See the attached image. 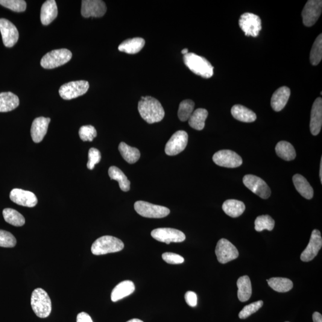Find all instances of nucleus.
<instances>
[{"instance_id":"nucleus-1","label":"nucleus","mask_w":322,"mask_h":322,"mask_svg":"<svg viewBox=\"0 0 322 322\" xmlns=\"http://www.w3.org/2000/svg\"><path fill=\"white\" fill-rule=\"evenodd\" d=\"M140 116L149 124L159 122L165 116V111L160 102L151 96L142 97L138 104Z\"/></svg>"},{"instance_id":"nucleus-2","label":"nucleus","mask_w":322,"mask_h":322,"mask_svg":"<svg viewBox=\"0 0 322 322\" xmlns=\"http://www.w3.org/2000/svg\"><path fill=\"white\" fill-rule=\"evenodd\" d=\"M184 63L195 74L204 78H210L214 74V67L204 57L193 53H188L183 56Z\"/></svg>"},{"instance_id":"nucleus-3","label":"nucleus","mask_w":322,"mask_h":322,"mask_svg":"<svg viewBox=\"0 0 322 322\" xmlns=\"http://www.w3.org/2000/svg\"><path fill=\"white\" fill-rule=\"evenodd\" d=\"M32 310L38 317L46 318L52 312V301L49 295L42 288H37L32 292L31 298Z\"/></svg>"},{"instance_id":"nucleus-4","label":"nucleus","mask_w":322,"mask_h":322,"mask_svg":"<svg viewBox=\"0 0 322 322\" xmlns=\"http://www.w3.org/2000/svg\"><path fill=\"white\" fill-rule=\"evenodd\" d=\"M124 248V243L118 238L104 236L98 238L92 246V253L96 256L117 253Z\"/></svg>"},{"instance_id":"nucleus-5","label":"nucleus","mask_w":322,"mask_h":322,"mask_svg":"<svg viewBox=\"0 0 322 322\" xmlns=\"http://www.w3.org/2000/svg\"><path fill=\"white\" fill-rule=\"evenodd\" d=\"M72 57V53L68 49L54 50L44 55L41 65L45 69H54L68 63Z\"/></svg>"},{"instance_id":"nucleus-6","label":"nucleus","mask_w":322,"mask_h":322,"mask_svg":"<svg viewBox=\"0 0 322 322\" xmlns=\"http://www.w3.org/2000/svg\"><path fill=\"white\" fill-rule=\"evenodd\" d=\"M134 209L139 215L146 218H163L170 213L168 208L142 201H137L134 204Z\"/></svg>"},{"instance_id":"nucleus-7","label":"nucleus","mask_w":322,"mask_h":322,"mask_svg":"<svg viewBox=\"0 0 322 322\" xmlns=\"http://www.w3.org/2000/svg\"><path fill=\"white\" fill-rule=\"evenodd\" d=\"M89 89V82L84 80L70 82L60 87L59 95L64 100H71L86 94Z\"/></svg>"},{"instance_id":"nucleus-8","label":"nucleus","mask_w":322,"mask_h":322,"mask_svg":"<svg viewBox=\"0 0 322 322\" xmlns=\"http://www.w3.org/2000/svg\"><path fill=\"white\" fill-rule=\"evenodd\" d=\"M239 25L247 37H257L262 30V20L259 16L251 13L242 14Z\"/></svg>"},{"instance_id":"nucleus-9","label":"nucleus","mask_w":322,"mask_h":322,"mask_svg":"<svg viewBox=\"0 0 322 322\" xmlns=\"http://www.w3.org/2000/svg\"><path fill=\"white\" fill-rule=\"evenodd\" d=\"M243 183L248 189L260 198L266 200L270 197V187L261 178L254 175L247 174L243 178Z\"/></svg>"},{"instance_id":"nucleus-10","label":"nucleus","mask_w":322,"mask_h":322,"mask_svg":"<svg viewBox=\"0 0 322 322\" xmlns=\"http://www.w3.org/2000/svg\"><path fill=\"white\" fill-rule=\"evenodd\" d=\"M215 254L218 262L221 264H225L239 257V252L235 246L224 238L219 240L216 244Z\"/></svg>"},{"instance_id":"nucleus-11","label":"nucleus","mask_w":322,"mask_h":322,"mask_svg":"<svg viewBox=\"0 0 322 322\" xmlns=\"http://www.w3.org/2000/svg\"><path fill=\"white\" fill-rule=\"evenodd\" d=\"M214 162L222 167L236 168L242 164V159L236 152L230 150L219 151L214 155Z\"/></svg>"},{"instance_id":"nucleus-12","label":"nucleus","mask_w":322,"mask_h":322,"mask_svg":"<svg viewBox=\"0 0 322 322\" xmlns=\"http://www.w3.org/2000/svg\"><path fill=\"white\" fill-rule=\"evenodd\" d=\"M151 236L157 241L167 244L171 242H182L186 239L183 232L172 228H158L152 231Z\"/></svg>"},{"instance_id":"nucleus-13","label":"nucleus","mask_w":322,"mask_h":322,"mask_svg":"<svg viewBox=\"0 0 322 322\" xmlns=\"http://www.w3.org/2000/svg\"><path fill=\"white\" fill-rule=\"evenodd\" d=\"M322 10L321 0H310L307 1L301 13L304 25L307 27L314 25L321 15Z\"/></svg>"},{"instance_id":"nucleus-14","label":"nucleus","mask_w":322,"mask_h":322,"mask_svg":"<svg viewBox=\"0 0 322 322\" xmlns=\"http://www.w3.org/2000/svg\"><path fill=\"white\" fill-rule=\"evenodd\" d=\"M188 142V134L180 130L175 132L168 140L165 146V152L169 156H174L183 152Z\"/></svg>"},{"instance_id":"nucleus-15","label":"nucleus","mask_w":322,"mask_h":322,"mask_svg":"<svg viewBox=\"0 0 322 322\" xmlns=\"http://www.w3.org/2000/svg\"><path fill=\"white\" fill-rule=\"evenodd\" d=\"M107 10V5L101 0H83L82 1L81 14L84 17H101Z\"/></svg>"},{"instance_id":"nucleus-16","label":"nucleus","mask_w":322,"mask_h":322,"mask_svg":"<svg viewBox=\"0 0 322 322\" xmlns=\"http://www.w3.org/2000/svg\"><path fill=\"white\" fill-rule=\"evenodd\" d=\"M0 32L6 48H12L16 45L19 39V32L13 23L7 19H0Z\"/></svg>"},{"instance_id":"nucleus-17","label":"nucleus","mask_w":322,"mask_h":322,"mask_svg":"<svg viewBox=\"0 0 322 322\" xmlns=\"http://www.w3.org/2000/svg\"><path fill=\"white\" fill-rule=\"evenodd\" d=\"M322 246V239L320 231L314 230L312 233L309 245L301 254L300 259L303 262L312 261L317 256Z\"/></svg>"},{"instance_id":"nucleus-18","label":"nucleus","mask_w":322,"mask_h":322,"mask_svg":"<svg viewBox=\"0 0 322 322\" xmlns=\"http://www.w3.org/2000/svg\"><path fill=\"white\" fill-rule=\"evenodd\" d=\"M11 201L19 206L34 207L38 203L37 198L34 193L20 189H14L10 194Z\"/></svg>"},{"instance_id":"nucleus-19","label":"nucleus","mask_w":322,"mask_h":322,"mask_svg":"<svg viewBox=\"0 0 322 322\" xmlns=\"http://www.w3.org/2000/svg\"><path fill=\"white\" fill-rule=\"evenodd\" d=\"M322 125V99L318 98L313 103L311 119H310V131L313 136H317L320 133Z\"/></svg>"},{"instance_id":"nucleus-20","label":"nucleus","mask_w":322,"mask_h":322,"mask_svg":"<svg viewBox=\"0 0 322 322\" xmlns=\"http://www.w3.org/2000/svg\"><path fill=\"white\" fill-rule=\"evenodd\" d=\"M51 121V118L45 117H39L34 120L31 126V134L35 143H38L42 141L48 132Z\"/></svg>"},{"instance_id":"nucleus-21","label":"nucleus","mask_w":322,"mask_h":322,"mask_svg":"<svg viewBox=\"0 0 322 322\" xmlns=\"http://www.w3.org/2000/svg\"><path fill=\"white\" fill-rule=\"evenodd\" d=\"M291 90L287 87H282L273 93L271 99V106L276 112L282 110L288 102Z\"/></svg>"},{"instance_id":"nucleus-22","label":"nucleus","mask_w":322,"mask_h":322,"mask_svg":"<svg viewBox=\"0 0 322 322\" xmlns=\"http://www.w3.org/2000/svg\"><path fill=\"white\" fill-rule=\"evenodd\" d=\"M58 9L54 0H48L42 5L41 9L40 19L43 25H49L56 18Z\"/></svg>"},{"instance_id":"nucleus-23","label":"nucleus","mask_w":322,"mask_h":322,"mask_svg":"<svg viewBox=\"0 0 322 322\" xmlns=\"http://www.w3.org/2000/svg\"><path fill=\"white\" fill-rule=\"evenodd\" d=\"M135 291V285L131 280H125L117 285L111 294V300L116 302L128 295L133 294Z\"/></svg>"},{"instance_id":"nucleus-24","label":"nucleus","mask_w":322,"mask_h":322,"mask_svg":"<svg viewBox=\"0 0 322 322\" xmlns=\"http://www.w3.org/2000/svg\"><path fill=\"white\" fill-rule=\"evenodd\" d=\"M295 188L302 197L311 200L314 195V190L306 178L300 174H295L292 177Z\"/></svg>"},{"instance_id":"nucleus-25","label":"nucleus","mask_w":322,"mask_h":322,"mask_svg":"<svg viewBox=\"0 0 322 322\" xmlns=\"http://www.w3.org/2000/svg\"><path fill=\"white\" fill-rule=\"evenodd\" d=\"M18 97L11 92L0 93V112H7L19 107Z\"/></svg>"},{"instance_id":"nucleus-26","label":"nucleus","mask_w":322,"mask_h":322,"mask_svg":"<svg viewBox=\"0 0 322 322\" xmlns=\"http://www.w3.org/2000/svg\"><path fill=\"white\" fill-rule=\"evenodd\" d=\"M145 41L142 38L136 37L123 42L118 47L119 51L128 54H136L143 48Z\"/></svg>"},{"instance_id":"nucleus-27","label":"nucleus","mask_w":322,"mask_h":322,"mask_svg":"<svg viewBox=\"0 0 322 322\" xmlns=\"http://www.w3.org/2000/svg\"><path fill=\"white\" fill-rule=\"evenodd\" d=\"M234 118L244 122H253L257 119L256 114L253 110L241 105H236L231 109Z\"/></svg>"},{"instance_id":"nucleus-28","label":"nucleus","mask_w":322,"mask_h":322,"mask_svg":"<svg viewBox=\"0 0 322 322\" xmlns=\"http://www.w3.org/2000/svg\"><path fill=\"white\" fill-rule=\"evenodd\" d=\"M222 210L227 215L232 218L238 217L241 216L245 210L244 203L236 200L225 201L222 204Z\"/></svg>"},{"instance_id":"nucleus-29","label":"nucleus","mask_w":322,"mask_h":322,"mask_svg":"<svg viewBox=\"0 0 322 322\" xmlns=\"http://www.w3.org/2000/svg\"><path fill=\"white\" fill-rule=\"evenodd\" d=\"M238 286V297L241 302H246L251 297L252 285L251 282L248 276H243L239 277L237 281Z\"/></svg>"},{"instance_id":"nucleus-30","label":"nucleus","mask_w":322,"mask_h":322,"mask_svg":"<svg viewBox=\"0 0 322 322\" xmlns=\"http://www.w3.org/2000/svg\"><path fill=\"white\" fill-rule=\"evenodd\" d=\"M209 112L206 109L200 108L195 110L188 119L189 125L195 130L199 131L203 130Z\"/></svg>"},{"instance_id":"nucleus-31","label":"nucleus","mask_w":322,"mask_h":322,"mask_svg":"<svg viewBox=\"0 0 322 322\" xmlns=\"http://www.w3.org/2000/svg\"><path fill=\"white\" fill-rule=\"evenodd\" d=\"M275 150L278 156L284 160L290 161L296 158V151L294 146L288 142H279L276 145Z\"/></svg>"},{"instance_id":"nucleus-32","label":"nucleus","mask_w":322,"mask_h":322,"mask_svg":"<svg viewBox=\"0 0 322 322\" xmlns=\"http://www.w3.org/2000/svg\"><path fill=\"white\" fill-rule=\"evenodd\" d=\"M108 173L111 179L118 181L120 189L122 191L128 192L130 190V181L121 169L115 166H110Z\"/></svg>"},{"instance_id":"nucleus-33","label":"nucleus","mask_w":322,"mask_h":322,"mask_svg":"<svg viewBox=\"0 0 322 322\" xmlns=\"http://www.w3.org/2000/svg\"><path fill=\"white\" fill-rule=\"evenodd\" d=\"M120 154L124 159L129 163L137 162L140 157V152L138 149L131 147L124 142L120 143L118 147Z\"/></svg>"},{"instance_id":"nucleus-34","label":"nucleus","mask_w":322,"mask_h":322,"mask_svg":"<svg viewBox=\"0 0 322 322\" xmlns=\"http://www.w3.org/2000/svg\"><path fill=\"white\" fill-rule=\"evenodd\" d=\"M267 281L268 285L278 292H288L293 288V283L288 278L272 277Z\"/></svg>"},{"instance_id":"nucleus-35","label":"nucleus","mask_w":322,"mask_h":322,"mask_svg":"<svg viewBox=\"0 0 322 322\" xmlns=\"http://www.w3.org/2000/svg\"><path fill=\"white\" fill-rule=\"evenodd\" d=\"M2 215L5 221L14 226H22L25 223L24 216L15 210L5 209L2 212Z\"/></svg>"},{"instance_id":"nucleus-36","label":"nucleus","mask_w":322,"mask_h":322,"mask_svg":"<svg viewBox=\"0 0 322 322\" xmlns=\"http://www.w3.org/2000/svg\"><path fill=\"white\" fill-rule=\"evenodd\" d=\"M322 58V34H321L315 41L310 52V62L313 66L318 65Z\"/></svg>"},{"instance_id":"nucleus-37","label":"nucleus","mask_w":322,"mask_h":322,"mask_svg":"<svg viewBox=\"0 0 322 322\" xmlns=\"http://www.w3.org/2000/svg\"><path fill=\"white\" fill-rule=\"evenodd\" d=\"M194 107V102L191 100L187 99L181 102L178 111V116L180 121L182 122L187 121L193 112Z\"/></svg>"},{"instance_id":"nucleus-38","label":"nucleus","mask_w":322,"mask_h":322,"mask_svg":"<svg viewBox=\"0 0 322 322\" xmlns=\"http://www.w3.org/2000/svg\"><path fill=\"white\" fill-rule=\"evenodd\" d=\"M274 220L270 215H260L255 221V229L259 232L264 230L271 231L274 229Z\"/></svg>"},{"instance_id":"nucleus-39","label":"nucleus","mask_w":322,"mask_h":322,"mask_svg":"<svg viewBox=\"0 0 322 322\" xmlns=\"http://www.w3.org/2000/svg\"><path fill=\"white\" fill-rule=\"evenodd\" d=\"M0 4L15 12H23L26 8L24 0H0Z\"/></svg>"},{"instance_id":"nucleus-40","label":"nucleus","mask_w":322,"mask_h":322,"mask_svg":"<svg viewBox=\"0 0 322 322\" xmlns=\"http://www.w3.org/2000/svg\"><path fill=\"white\" fill-rule=\"evenodd\" d=\"M263 306V301L262 300L256 301V302L249 304L244 307L241 312L239 313V318L241 319H245L254 313L258 312Z\"/></svg>"},{"instance_id":"nucleus-41","label":"nucleus","mask_w":322,"mask_h":322,"mask_svg":"<svg viewBox=\"0 0 322 322\" xmlns=\"http://www.w3.org/2000/svg\"><path fill=\"white\" fill-rule=\"evenodd\" d=\"M79 136L84 142H92L97 136V131L92 125L82 126L79 130Z\"/></svg>"},{"instance_id":"nucleus-42","label":"nucleus","mask_w":322,"mask_h":322,"mask_svg":"<svg viewBox=\"0 0 322 322\" xmlns=\"http://www.w3.org/2000/svg\"><path fill=\"white\" fill-rule=\"evenodd\" d=\"M16 239L12 234L7 231L0 230V247L13 248L16 245Z\"/></svg>"},{"instance_id":"nucleus-43","label":"nucleus","mask_w":322,"mask_h":322,"mask_svg":"<svg viewBox=\"0 0 322 322\" xmlns=\"http://www.w3.org/2000/svg\"><path fill=\"white\" fill-rule=\"evenodd\" d=\"M101 154L100 151L96 148H91L89 152V161L87 162V168L92 170L97 163L100 162Z\"/></svg>"},{"instance_id":"nucleus-44","label":"nucleus","mask_w":322,"mask_h":322,"mask_svg":"<svg viewBox=\"0 0 322 322\" xmlns=\"http://www.w3.org/2000/svg\"><path fill=\"white\" fill-rule=\"evenodd\" d=\"M162 259L168 264L179 265L184 262V258L177 254L165 253L162 254Z\"/></svg>"},{"instance_id":"nucleus-45","label":"nucleus","mask_w":322,"mask_h":322,"mask_svg":"<svg viewBox=\"0 0 322 322\" xmlns=\"http://www.w3.org/2000/svg\"><path fill=\"white\" fill-rule=\"evenodd\" d=\"M186 302L190 307H194L197 305V295L194 292H187L185 296Z\"/></svg>"},{"instance_id":"nucleus-46","label":"nucleus","mask_w":322,"mask_h":322,"mask_svg":"<svg viewBox=\"0 0 322 322\" xmlns=\"http://www.w3.org/2000/svg\"><path fill=\"white\" fill-rule=\"evenodd\" d=\"M77 322H93L89 315L85 312L79 313L77 318Z\"/></svg>"},{"instance_id":"nucleus-47","label":"nucleus","mask_w":322,"mask_h":322,"mask_svg":"<svg viewBox=\"0 0 322 322\" xmlns=\"http://www.w3.org/2000/svg\"><path fill=\"white\" fill-rule=\"evenodd\" d=\"M313 322H322V316L321 313L315 312L313 315Z\"/></svg>"},{"instance_id":"nucleus-48","label":"nucleus","mask_w":322,"mask_h":322,"mask_svg":"<svg viewBox=\"0 0 322 322\" xmlns=\"http://www.w3.org/2000/svg\"><path fill=\"white\" fill-rule=\"evenodd\" d=\"M319 176H320L321 183H322V158H321V161L320 172H319Z\"/></svg>"},{"instance_id":"nucleus-49","label":"nucleus","mask_w":322,"mask_h":322,"mask_svg":"<svg viewBox=\"0 0 322 322\" xmlns=\"http://www.w3.org/2000/svg\"><path fill=\"white\" fill-rule=\"evenodd\" d=\"M127 322H143L141 320H140V319H131V320Z\"/></svg>"},{"instance_id":"nucleus-50","label":"nucleus","mask_w":322,"mask_h":322,"mask_svg":"<svg viewBox=\"0 0 322 322\" xmlns=\"http://www.w3.org/2000/svg\"><path fill=\"white\" fill-rule=\"evenodd\" d=\"M181 54H188V49H183L182 51H181Z\"/></svg>"},{"instance_id":"nucleus-51","label":"nucleus","mask_w":322,"mask_h":322,"mask_svg":"<svg viewBox=\"0 0 322 322\" xmlns=\"http://www.w3.org/2000/svg\"></svg>"}]
</instances>
